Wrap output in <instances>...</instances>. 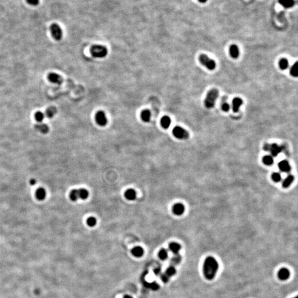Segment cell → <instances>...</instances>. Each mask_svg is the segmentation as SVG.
<instances>
[{
	"mask_svg": "<svg viewBox=\"0 0 298 298\" xmlns=\"http://www.w3.org/2000/svg\"><path fill=\"white\" fill-rule=\"evenodd\" d=\"M218 269L219 264L216 259L211 256L206 257L203 264V273L205 278L208 280L214 279Z\"/></svg>",
	"mask_w": 298,
	"mask_h": 298,
	"instance_id": "1",
	"label": "cell"
},
{
	"mask_svg": "<svg viewBox=\"0 0 298 298\" xmlns=\"http://www.w3.org/2000/svg\"><path fill=\"white\" fill-rule=\"evenodd\" d=\"M219 96V91L216 88L211 89L206 95L204 100L205 107L208 109H211L215 105L216 100Z\"/></svg>",
	"mask_w": 298,
	"mask_h": 298,
	"instance_id": "2",
	"label": "cell"
},
{
	"mask_svg": "<svg viewBox=\"0 0 298 298\" xmlns=\"http://www.w3.org/2000/svg\"><path fill=\"white\" fill-rule=\"evenodd\" d=\"M90 52L94 58H103L107 55L108 50L105 46L100 45H94L91 47Z\"/></svg>",
	"mask_w": 298,
	"mask_h": 298,
	"instance_id": "3",
	"label": "cell"
},
{
	"mask_svg": "<svg viewBox=\"0 0 298 298\" xmlns=\"http://www.w3.org/2000/svg\"><path fill=\"white\" fill-rule=\"evenodd\" d=\"M199 60L200 63L205 66L208 70H213L216 67V63L215 61L209 58L205 54H201L199 55Z\"/></svg>",
	"mask_w": 298,
	"mask_h": 298,
	"instance_id": "4",
	"label": "cell"
},
{
	"mask_svg": "<svg viewBox=\"0 0 298 298\" xmlns=\"http://www.w3.org/2000/svg\"><path fill=\"white\" fill-rule=\"evenodd\" d=\"M174 136L178 139H187L189 138V133L184 129L180 127H175L172 130Z\"/></svg>",
	"mask_w": 298,
	"mask_h": 298,
	"instance_id": "5",
	"label": "cell"
},
{
	"mask_svg": "<svg viewBox=\"0 0 298 298\" xmlns=\"http://www.w3.org/2000/svg\"><path fill=\"white\" fill-rule=\"evenodd\" d=\"M263 149L266 151L270 152L272 155V156H277L280 152L282 151L283 147L282 146H279L276 144H266L264 145Z\"/></svg>",
	"mask_w": 298,
	"mask_h": 298,
	"instance_id": "6",
	"label": "cell"
},
{
	"mask_svg": "<svg viewBox=\"0 0 298 298\" xmlns=\"http://www.w3.org/2000/svg\"><path fill=\"white\" fill-rule=\"evenodd\" d=\"M51 34L54 39L60 41L63 37V30L58 24L54 23L50 26Z\"/></svg>",
	"mask_w": 298,
	"mask_h": 298,
	"instance_id": "7",
	"label": "cell"
},
{
	"mask_svg": "<svg viewBox=\"0 0 298 298\" xmlns=\"http://www.w3.org/2000/svg\"><path fill=\"white\" fill-rule=\"evenodd\" d=\"M95 119L96 123L101 127L105 126L108 122L105 113L103 111H98L96 114Z\"/></svg>",
	"mask_w": 298,
	"mask_h": 298,
	"instance_id": "8",
	"label": "cell"
},
{
	"mask_svg": "<svg viewBox=\"0 0 298 298\" xmlns=\"http://www.w3.org/2000/svg\"><path fill=\"white\" fill-rule=\"evenodd\" d=\"M47 78H48V80L50 82L58 84V85H61L63 81V79L62 77L60 76L58 74H56L54 72L49 74L48 75Z\"/></svg>",
	"mask_w": 298,
	"mask_h": 298,
	"instance_id": "9",
	"label": "cell"
},
{
	"mask_svg": "<svg viewBox=\"0 0 298 298\" xmlns=\"http://www.w3.org/2000/svg\"><path fill=\"white\" fill-rule=\"evenodd\" d=\"M172 211L176 215H181L185 211V207L181 203H177L173 205Z\"/></svg>",
	"mask_w": 298,
	"mask_h": 298,
	"instance_id": "10",
	"label": "cell"
},
{
	"mask_svg": "<svg viewBox=\"0 0 298 298\" xmlns=\"http://www.w3.org/2000/svg\"><path fill=\"white\" fill-rule=\"evenodd\" d=\"M278 167L281 172L288 173L291 171V167L286 160H282L278 164Z\"/></svg>",
	"mask_w": 298,
	"mask_h": 298,
	"instance_id": "11",
	"label": "cell"
},
{
	"mask_svg": "<svg viewBox=\"0 0 298 298\" xmlns=\"http://www.w3.org/2000/svg\"><path fill=\"white\" fill-rule=\"evenodd\" d=\"M278 278L281 281H286L289 278L290 272L289 270L285 268H283L279 270L278 273Z\"/></svg>",
	"mask_w": 298,
	"mask_h": 298,
	"instance_id": "12",
	"label": "cell"
},
{
	"mask_svg": "<svg viewBox=\"0 0 298 298\" xmlns=\"http://www.w3.org/2000/svg\"><path fill=\"white\" fill-rule=\"evenodd\" d=\"M243 101L240 98H235L233 100V110L234 112H237L239 110L240 106L242 105Z\"/></svg>",
	"mask_w": 298,
	"mask_h": 298,
	"instance_id": "13",
	"label": "cell"
},
{
	"mask_svg": "<svg viewBox=\"0 0 298 298\" xmlns=\"http://www.w3.org/2000/svg\"><path fill=\"white\" fill-rule=\"evenodd\" d=\"M181 246L177 242H172L169 245V250L174 255L178 254L179 252L181 250Z\"/></svg>",
	"mask_w": 298,
	"mask_h": 298,
	"instance_id": "14",
	"label": "cell"
},
{
	"mask_svg": "<svg viewBox=\"0 0 298 298\" xmlns=\"http://www.w3.org/2000/svg\"><path fill=\"white\" fill-rule=\"evenodd\" d=\"M35 128L36 130L40 131L43 134H47L49 132V128L47 125L45 124H38L35 125Z\"/></svg>",
	"mask_w": 298,
	"mask_h": 298,
	"instance_id": "15",
	"label": "cell"
},
{
	"mask_svg": "<svg viewBox=\"0 0 298 298\" xmlns=\"http://www.w3.org/2000/svg\"><path fill=\"white\" fill-rule=\"evenodd\" d=\"M230 56L234 58H237L239 56V50L237 45H231L230 47Z\"/></svg>",
	"mask_w": 298,
	"mask_h": 298,
	"instance_id": "16",
	"label": "cell"
},
{
	"mask_svg": "<svg viewBox=\"0 0 298 298\" xmlns=\"http://www.w3.org/2000/svg\"><path fill=\"white\" fill-rule=\"evenodd\" d=\"M125 197L129 200H134L136 198V193L133 189H129L125 192Z\"/></svg>",
	"mask_w": 298,
	"mask_h": 298,
	"instance_id": "17",
	"label": "cell"
},
{
	"mask_svg": "<svg viewBox=\"0 0 298 298\" xmlns=\"http://www.w3.org/2000/svg\"><path fill=\"white\" fill-rule=\"evenodd\" d=\"M36 197L39 200H43L46 197V191L43 188H39L36 191Z\"/></svg>",
	"mask_w": 298,
	"mask_h": 298,
	"instance_id": "18",
	"label": "cell"
},
{
	"mask_svg": "<svg viewBox=\"0 0 298 298\" xmlns=\"http://www.w3.org/2000/svg\"><path fill=\"white\" fill-rule=\"evenodd\" d=\"M171 124V120L168 116H164L161 119V125L164 129H168Z\"/></svg>",
	"mask_w": 298,
	"mask_h": 298,
	"instance_id": "19",
	"label": "cell"
},
{
	"mask_svg": "<svg viewBox=\"0 0 298 298\" xmlns=\"http://www.w3.org/2000/svg\"><path fill=\"white\" fill-rule=\"evenodd\" d=\"M151 112L150 111L145 109L142 111L141 113V118L143 122H149L150 120L151 119Z\"/></svg>",
	"mask_w": 298,
	"mask_h": 298,
	"instance_id": "20",
	"label": "cell"
},
{
	"mask_svg": "<svg viewBox=\"0 0 298 298\" xmlns=\"http://www.w3.org/2000/svg\"><path fill=\"white\" fill-rule=\"evenodd\" d=\"M294 180V177L293 175H288L283 182L282 186L284 188H286L289 187L292 184Z\"/></svg>",
	"mask_w": 298,
	"mask_h": 298,
	"instance_id": "21",
	"label": "cell"
},
{
	"mask_svg": "<svg viewBox=\"0 0 298 298\" xmlns=\"http://www.w3.org/2000/svg\"><path fill=\"white\" fill-rule=\"evenodd\" d=\"M131 253L135 257H141L144 254V250L142 247L137 246L132 250Z\"/></svg>",
	"mask_w": 298,
	"mask_h": 298,
	"instance_id": "22",
	"label": "cell"
},
{
	"mask_svg": "<svg viewBox=\"0 0 298 298\" xmlns=\"http://www.w3.org/2000/svg\"><path fill=\"white\" fill-rule=\"evenodd\" d=\"M78 194L79 199L85 200L87 199L89 195V193L87 189L84 188H81L78 189Z\"/></svg>",
	"mask_w": 298,
	"mask_h": 298,
	"instance_id": "23",
	"label": "cell"
},
{
	"mask_svg": "<svg viewBox=\"0 0 298 298\" xmlns=\"http://www.w3.org/2000/svg\"><path fill=\"white\" fill-rule=\"evenodd\" d=\"M57 110L55 107H50L48 108L45 111V114L47 117L49 118H52L56 114Z\"/></svg>",
	"mask_w": 298,
	"mask_h": 298,
	"instance_id": "24",
	"label": "cell"
},
{
	"mask_svg": "<svg viewBox=\"0 0 298 298\" xmlns=\"http://www.w3.org/2000/svg\"><path fill=\"white\" fill-rule=\"evenodd\" d=\"M181 260L182 257L179 254L175 255L174 256L172 257V258L171 259V264L172 266H175L179 264L181 262Z\"/></svg>",
	"mask_w": 298,
	"mask_h": 298,
	"instance_id": "25",
	"label": "cell"
},
{
	"mask_svg": "<svg viewBox=\"0 0 298 298\" xmlns=\"http://www.w3.org/2000/svg\"><path fill=\"white\" fill-rule=\"evenodd\" d=\"M263 164L267 166H270L274 163V158L272 156L266 155L262 159Z\"/></svg>",
	"mask_w": 298,
	"mask_h": 298,
	"instance_id": "26",
	"label": "cell"
},
{
	"mask_svg": "<svg viewBox=\"0 0 298 298\" xmlns=\"http://www.w3.org/2000/svg\"><path fill=\"white\" fill-rule=\"evenodd\" d=\"M279 2L285 8L292 7L294 4V0H279Z\"/></svg>",
	"mask_w": 298,
	"mask_h": 298,
	"instance_id": "27",
	"label": "cell"
},
{
	"mask_svg": "<svg viewBox=\"0 0 298 298\" xmlns=\"http://www.w3.org/2000/svg\"><path fill=\"white\" fill-rule=\"evenodd\" d=\"M288 65H289L288 61L286 60V58H283L280 60V61L279 62V66L281 69L283 70H286L288 68Z\"/></svg>",
	"mask_w": 298,
	"mask_h": 298,
	"instance_id": "28",
	"label": "cell"
},
{
	"mask_svg": "<svg viewBox=\"0 0 298 298\" xmlns=\"http://www.w3.org/2000/svg\"><path fill=\"white\" fill-rule=\"evenodd\" d=\"M290 74L294 77H298V62H296L293 65L290 69Z\"/></svg>",
	"mask_w": 298,
	"mask_h": 298,
	"instance_id": "29",
	"label": "cell"
},
{
	"mask_svg": "<svg viewBox=\"0 0 298 298\" xmlns=\"http://www.w3.org/2000/svg\"><path fill=\"white\" fill-rule=\"evenodd\" d=\"M158 257L161 260H165L168 257V251L166 249H161L158 253Z\"/></svg>",
	"mask_w": 298,
	"mask_h": 298,
	"instance_id": "30",
	"label": "cell"
},
{
	"mask_svg": "<svg viewBox=\"0 0 298 298\" xmlns=\"http://www.w3.org/2000/svg\"><path fill=\"white\" fill-rule=\"evenodd\" d=\"M175 273H176V269H175V267L173 266H171L169 267L167 269H166V271L165 272V274L167 276H169V277L174 275Z\"/></svg>",
	"mask_w": 298,
	"mask_h": 298,
	"instance_id": "31",
	"label": "cell"
},
{
	"mask_svg": "<svg viewBox=\"0 0 298 298\" xmlns=\"http://www.w3.org/2000/svg\"><path fill=\"white\" fill-rule=\"evenodd\" d=\"M70 198L72 201L74 202L77 201L79 199L78 194V189H74L71 191L70 193Z\"/></svg>",
	"mask_w": 298,
	"mask_h": 298,
	"instance_id": "32",
	"label": "cell"
},
{
	"mask_svg": "<svg viewBox=\"0 0 298 298\" xmlns=\"http://www.w3.org/2000/svg\"><path fill=\"white\" fill-rule=\"evenodd\" d=\"M44 114L41 111H37L35 114V118L36 120L38 122H41L44 119Z\"/></svg>",
	"mask_w": 298,
	"mask_h": 298,
	"instance_id": "33",
	"label": "cell"
},
{
	"mask_svg": "<svg viewBox=\"0 0 298 298\" xmlns=\"http://www.w3.org/2000/svg\"><path fill=\"white\" fill-rule=\"evenodd\" d=\"M272 179L275 182H279L281 181V175L278 172H274L272 175Z\"/></svg>",
	"mask_w": 298,
	"mask_h": 298,
	"instance_id": "34",
	"label": "cell"
},
{
	"mask_svg": "<svg viewBox=\"0 0 298 298\" xmlns=\"http://www.w3.org/2000/svg\"><path fill=\"white\" fill-rule=\"evenodd\" d=\"M96 223H97V220H96V219L95 217H89L88 218L87 220V225L89 226L94 227L96 225Z\"/></svg>",
	"mask_w": 298,
	"mask_h": 298,
	"instance_id": "35",
	"label": "cell"
},
{
	"mask_svg": "<svg viewBox=\"0 0 298 298\" xmlns=\"http://www.w3.org/2000/svg\"><path fill=\"white\" fill-rule=\"evenodd\" d=\"M27 3L31 6H37L39 3V0H26Z\"/></svg>",
	"mask_w": 298,
	"mask_h": 298,
	"instance_id": "36",
	"label": "cell"
},
{
	"mask_svg": "<svg viewBox=\"0 0 298 298\" xmlns=\"http://www.w3.org/2000/svg\"><path fill=\"white\" fill-rule=\"evenodd\" d=\"M222 108L223 111H228L230 109V105L226 102L223 103L222 105Z\"/></svg>",
	"mask_w": 298,
	"mask_h": 298,
	"instance_id": "37",
	"label": "cell"
},
{
	"mask_svg": "<svg viewBox=\"0 0 298 298\" xmlns=\"http://www.w3.org/2000/svg\"><path fill=\"white\" fill-rule=\"evenodd\" d=\"M169 278H170V277L169 276H167L165 273L161 275V279L162 281H164V283H167L168 281H169Z\"/></svg>",
	"mask_w": 298,
	"mask_h": 298,
	"instance_id": "38",
	"label": "cell"
},
{
	"mask_svg": "<svg viewBox=\"0 0 298 298\" xmlns=\"http://www.w3.org/2000/svg\"><path fill=\"white\" fill-rule=\"evenodd\" d=\"M150 286H151V288L152 289V290H158V288H159V286L158 285V284L156 283H152L150 284Z\"/></svg>",
	"mask_w": 298,
	"mask_h": 298,
	"instance_id": "39",
	"label": "cell"
},
{
	"mask_svg": "<svg viewBox=\"0 0 298 298\" xmlns=\"http://www.w3.org/2000/svg\"><path fill=\"white\" fill-rule=\"evenodd\" d=\"M154 272L156 275H159L160 273V272H161V270H160V269H159V268H157V269H156L154 270Z\"/></svg>",
	"mask_w": 298,
	"mask_h": 298,
	"instance_id": "40",
	"label": "cell"
},
{
	"mask_svg": "<svg viewBox=\"0 0 298 298\" xmlns=\"http://www.w3.org/2000/svg\"><path fill=\"white\" fill-rule=\"evenodd\" d=\"M35 183H36V181L34 179H32L30 181V184L31 185H35Z\"/></svg>",
	"mask_w": 298,
	"mask_h": 298,
	"instance_id": "41",
	"label": "cell"
},
{
	"mask_svg": "<svg viewBox=\"0 0 298 298\" xmlns=\"http://www.w3.org/2000/svg\"><path fill=\"white\" fill-rule=\"evenodd\" d=\"M206 1H207V0H199V1L200 2H201V3H205V2H206Z\"/></svg>",
	"mask_w": 298,
	"mask_h": 298,
	"instance_id": "42",
	"label": "cell"
},
{
	"mask_svg": "<svg viewBox=\"0 0 298 298\" xmlns=\"http://www.w3.org/2000/svg\"><path fill=\"white\" fill-rule=\"evenodd\" d=\"M132 298V297H131V296H130V295H125V296H124V298Z\"/></svg>",
	"mask_w": 298,
	"mask_h": 298,
	"instance_id": "43",
	"label": "cell"
},
{
	"mask_svg": "<svg viewBox=\"0 0 298 298\" xmlns=\"http://www.w3.org/2000/svg\"><path fill=\"white\" fill-rule=\"evenodd\" d=\"M297 298V297H295V298Z\"/></svg>",
	"mask_w": 298,
	"mask_h": 298,
	"instance_id": "44",
	"label": "cell"
}]
</instances>
